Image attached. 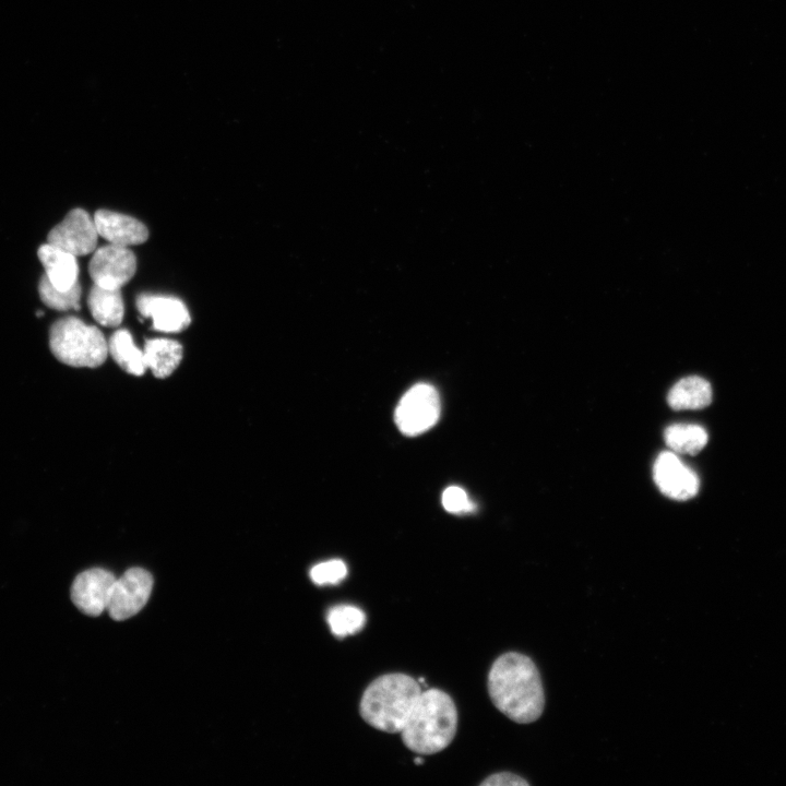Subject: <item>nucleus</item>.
<instances>
[{
    "label": "nucleus",
    "mask_w": 786,
    "mask_h": 786,
    "mask_svg": "<svg viewBox=\"0 0 786 786\" xmlns=\"http://www.w3.org/2000/svg\"><path fill=\"white\" fill-rule=\"evenodd\" d=\"M488 693L493 705L519 724L535 722L544 711L545 695L538 668L521 653H504L492 663Z\"/></svg>",
    "instance_id": "1"
},
{
    "label": "nucleus",
    "mask_w": 786,
    "mask_h": 786,
    "mask_svg": "<svg viewBox=\"0 0 786 786\" xmlns=\"http://www.w3.org/2000/svg\"><path fill=\"white\" fill-rule=\"evenodd\" d=\"M457 728V711L451 696L439 689L422 690L402 730L403 743L419 754L445 749Z\"/></svg>",
    "instance_id": "2"
},
{
    "label": "nucleus",
    "mask_w": 786,
    "mask_h": 786,
    "mask_svg": "<svg viewBox=\"0 0 786 786\" xmlns=\"http://www.w3.org/2000/svg\"><path fill=\"white\" fill-rule=\"evenodd\" d=\"M422 689L408 675L392 672L378 677L365 690L359 712L373 728L400 734Z\"/></svg>",
    "instance_id": "3"
},
{
    "label": "nucleus",
    "mask_w": 786,
    "mask_h": 786,
    "mask_svg": "<svg viewBox=\"0 0 786 786\" xmlns=\"http://www.w3.org/2000/svg\"><path fill=\"white\" fill-rule=\"evenodd\" d=\"M53 356L72 367H98L107 358L108 343L103 333L76 317L57 320L49 330Z\"/></svg>",
    "instance_id": "4"
},
{
    "label": "nucleus",
    "mask_w": 786,
    "mask_h": 786,
    "mask_svg": "<svg viewBox=\"0 0 786 786\" xmlns=\"http://www.w3.org/2000/svg\"><path fill=\"white\" fill-rule=\"evenodd\" d=\"M440 398L437 390L427 383L412 386L395 409V422L406 436H417L430 429L439 419Z\"/></svg>",
    "instance_id": "5"
},
{
    "label": "nucleus",
    "mask_w": 786,
    "mask_h": 786,
    "mask_svg": "<svg viewBox=\"0 0 786 786\" xmlns=\"http://www.w3.org/2000/svg\"><path fill=\"white\" fill-rule=\"evenodd\" d=\"M153 588V577L142 568H131L116 577L107 611L114 620H126L136 615L147 603Z\"/></svg>",
    "instance_id": "6"
},
{
    "label": "nucleus",
    "mask_w": 786,
    "mask_h": 786,
    "mask_svg": "<svg viewBox=\"0 0 786 786\" xmlns=\"http://www.w3.org/2000/svg\"><path fill=\"white\" fill-rule=\"evenodd\" d=\"M135 270L133 252L112 243L96 250L88 266L94 284L110 288H121L132 278Z\"/></svg>",
    "instance_id": "7"
},
{
    "label": "nucleus",
    "mask_w": 786,
    "mask_h": 786,
    "mask_svg": "<svg viewBox=\"0 0 786 786\" xmlns=\"http://www.w3.org/2000/svg\"><path fill=\"white\" fill-rule=\"evenodd\" d=\"M98 231L94 218L82 209L69 212L48 234V243L75 257L86 255L96 248Z\"/></svg>",
    "instance_id": "8"
},
{
    "label": "nucleus",
    "mask_w": 786,
    "mask_h": 786,
    "mask_svg": "<svg viewBox=\"0 0 786 786\" xmlns=\"http://www.w3.org/2000/svg\"><path fill=\"white\" fill-rule=\"evenodd\" d=\"M654 480L659 490L675 500H687L699 490L696 474L672 451L662 452L654 464Z\"/></svg>",
    "instance_id": "9"
},
{
    "label": "nucleus",
    "mask_w": 786,
    "mask_h": 786,
    "mask_svg": "<svg viewBox=\"0 0 786 786\" xmlns=\"http://www.w3.org/2000/svg\"><path fill=\"white\" fill-rule=\"evenodd\" d=\"M115 580L111 572L99 568L80 573L71 587L72 602L85 615H100L107 610Z\"/></svg>",
    "instance_id": "10"
},
{
    "label": "nucleus",
    "mask_w": 786,
    "mask_h": 786,
    "mask_svg": "<svg viewBox=\"0 0 786 786\" xmlns=\"http://www.w3.org/2000/svg\"><path fill=\"white\" fill-rule=\"evenodd\" d=\"M136 307L143 317L152 319L153 329L157 331L179 332L191 321L184 303L175 297L141 294Z\"/></svg>",
    "instance_id": "11"
},
{
    "label": "nucleus",
    "mask_w": 786,
    "mask_h": 786,
    "mask_svg": "<svg viewBox=\"0 0 786 786\" xmlns=\"http://www.w3.org/2000/svg\"><path fill=\"white\" fill-rule=\"evenodd\" d=\"M94 222L98 235L112 245L128 247L142 243L148 238L145 225L129 215L99 210L95 213Z\"/></svg>",
    "instance_id": "12"
},
{
    "label": "nucleus",
    "mask_w": 786,
    "mask_h": 786,
    "mask_svg": "<svg viewBox=\"0 0 786 786\" xmlns=\"http://www.w3.org/2000/svg\"><path fill=\"white\" fill-rule=\"evenodd\" d=\"M37 255L44 266V275L55 287L69 289L78 283L75 255L48 242L39 247Z\"/></svg>",
    "instance_id": "13"
},
{
    "label": "nucleus",
    "mask_w": 786,
    "mask_h": 786,
    "mask_svg": "<svg viewBox=\"0 0 786 786\" xmlns=\"http://www.w3.org/2000/svg\"><path fill=\"white\" fill-rule=\"evenodd\" d=\"M667 402L676 410L704 408L712 402V388L701 377H686L670 389Z\"/></svg>",
    "instance_id": "14"
},
{
    "label": "nucleus",
    "mask_w": 786,
    "mask_h": 786,
    "mask_svg": "<svg viewBox=\"0 0 786 786\" xmlns=\"http://www.w3.org/2000/svg\"><path fill=\"white\" fill-rule=\"evenodd\" d=\"M87 305L93 318L102 325L114 327L123 319L124 306L120 288L94 284L87 297Z\"/></svg>",
    "instance_id": "15"
},
{
    "label": "nucleus",
    "mask_w": 786,
    "mask_h": 786,
    "mask_svg": "<svg viewBox=\"0 0 786 786\" xmlns=\"http://www.w3.org/2000/svg\"><path fill=\"white\" fill-rule=\"evenodd\" d=\"M144 356L146 367L157 378L168 377L182 358L181 345L168 338H151L145 342Z\"/></svg>",
    "instance_id": "16"
},
{
    "label": "nucleus",
    "mask_w": 786,
    "mask_h": 786,
    "mask_svg": "<svg viewBox=\"0 0 786 786\" xmlns=\"http://www.w3.org/2000/svg\"><path fill=\"white\" fill-rule=\"evenodd\" d=\"M108 353L128 373L141 376L147 369L144 350L135 345L132 335L124 329L117 330L110 336Z\"/></svg>",
    "instance_id": "17"
},
{
    "label": "nucleus",
    "mask_w": 786,
    "mask_h": 786,
    "mask_svg": "<svg viewBox=\"0 0 786 786\" xmlns=\"http://www.w3.org/2000/svg\"><path fill=\"white\" fill-rule=\"evenodd\" d=\"M665 442L675 453L694 455L707 443L706 431L698 425L675 424L665 430Z\"/></svg>",
    "instance_id": "18"
},
{
    "label": "nucleus",
    "mask_w": 786,
    "mask_h": 786,
    "mask_svg": "<svg viewBox=\"0 0 786 786\" xmlns=\"http://www.w3.org/2000/svg\"><path fill=\"white\" fill-rule=\"evenodd\" d=\"M81 293L82 288L79 282L69 289H59L43 275L38 283L40 300L47 307L59 311L79 310Z\"/></svg>",
    "instance_id": "19"
},
{
    "label": "nucleus",
    "mask_w": 786,
    "mask_h": 786,
    "mask_svg": "<svg viewBox=\"0 0 786 786\" xmlns=\"http://www.w3.org/2000/svg\"><path fill=\"white\" fill-rule=\"evenodd\" d=\"M326 621L331 632L343 638L359 631L365 626L366 615L355 606L338 605L329 610Z\"/></svg>",
    "instance_id": "20"
},
{
    "label": "nucleus",
    "mask_w": 786,
    "mask_h": 786,
    "mask_svg": "<svg viewBox=\"0 0 786 786\" xmlns=\"http://www.w3.org/2000/svg\"><path fill=\"white\" fill-rule=\"evenodd\" d=\"M347 575V567L342 560H329L313 565L310 579L318 585L337 584Z\"/></svg>",
    "instance_id": "21"
},
{
    "label": "nucleus",
    "mask_w": 786,
    "mask_h": 786,
    "mask_svg": "<svg viewBox=\"0 0 786 786\" xmlns=\"http://www.w3.org/2000/svg\"><path fill=\"white\" fill-rule=\"evenodd\" d=\"M442 504L448 512H469L473 503L468 500L466 492L456 486L446 488L442 493Z\"/></svg>",
    "instance_id": "22"
},
{
    "label": "nucleus",
    "mask_w": 786,
    "mask_h": 786,
    "mask_svg": "<svg viewBox=\"0 0 786 786\" xmlns=\"http://www.w3.org/2000/svg\"><path fill=\"white\" fill-rule=\"evenodd\" d=\"M481 786H528V782L523 777L510 773L500 772L488 776L480 783Z\"/></svg>",
    "instance_id": "23"
},
{
    "label": "nucleus",
    "mask_w": 786,
    "mask_h": 786,
    "mask_svg": "<svg viewBox=\"0 0 786 786\" xmlns=\"http://www.w3.org/2000/svg\"><path fill=\"white\" fill-rule=\"evenodd\" d=\"M414 762H415V764H422V763H424V761H422L421 758H416Z\"/></svg>",
    "instance_id": "24"
}]
</instances>
